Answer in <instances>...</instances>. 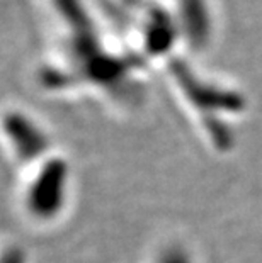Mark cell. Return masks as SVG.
<instances>
[{
  "instance_id": "cell-1",
  "label": "cell",
  "mask_w": 262,
  "mask_h": 263,
  "mask_svg": "<svg viewBox=\"0 0 262 263\" xmlns=\"http://www.w3.org/2000/svg\"><path fill=\"white\" fill-rule=\"evenodd\" d=\"M41 24L38 80L49 93L101 99L114 107L142 100L148 70L128 51L104 0H31Z\"/></svg>"
},
{
  "instance_id": "cell-2",
  "label": "cell",
  "mask_w": 262,
  "mask_h": 263,
  "mask_svg": "<svg viewBox=\"0 0 262 263\" xmlns=\"http://www.w3.org/2000/svg\"><path fill=\"white\" fill-rule=\"evenodd\" d=\"M187 48L174 49L153 71L162 77L198 131L215 149L225 151L232 143L233 124L245 110V100L235 88L199 70L187 57Z\"/></svg>"
},
{
  "instance_id": "cell-3",
  "label": "cell",
  "mask_w": 262,
  "mask_h": 263,
  "mask_svg": "<svg viewBox=\"0 0 262 263\" xmlns=\"http://www.w3.org/2000/svg\"><path fill=\"white\" fill-rule=\"evenodd\" d=\"M22 207L34 221L55 219L66 202L68 192V166L57 151L38 161L22 175Z\"/></svg>"
},
{
  "instance_id": "cell-4",
  "label": "cell",
  "mask_w": 262,
  "mask_h": 263,
  "mask_svg": "<svg viewBox=\"0 0 262 263\" xmlns=\"http://www.w3.org/2000/svg\"><path fill=\"white\" fill-rule=\"evenodd\" d=\"M153 263H193L187 251L179 246H165L159 251L157 258Z\"/></svg>"
},
{
  "instance_id": "cell-5",
  "label": "cell",
  "mask_w": 262,
  "mask_h": 263,
  "mask_svg": "<svg viewBox=\"0 0 262 263\" xmlns=\"http://www.w3.org/2000/svg\"><path fill=\"white\" fill-rule=\"evenodd\" d=\"M0 263H24V253L14 245H0Z\"/></svg>"
}]
</instances>
